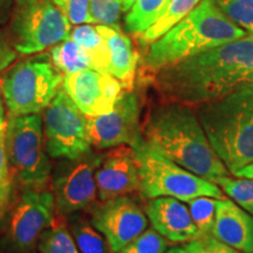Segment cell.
<instances>
[{"label": "cell", "instance_id": "6da1fadb", "mask_svg": "<svg viewBox=\"0 0 253 253\" xmlns=\"http://www.w3.org/2000/svg\"><path fill=\"white\" fill-rule=\"evenodd\" d=\"M253 84V36L223 43L158 71L168 101L201 106Z\"/></svg>", "mask_w": 253, "mask_h": 253}, {"label": "cell", "instance_id": "7a4b0ae2", "mask_svg": "<svg viewBox=\"0 0 253 253\" xmlns=\"http://www.w3.org/2000/svg\"><path fill=\"white\" fill-rule=\"evenodd\" d=\"M143 140L195 175L213 182L229 170L211 147L197 114L188 104H161L148 116Z\"/></svg>", "mask_w": 253, "mask_h": 253}, {"label": "cell", "instance_id": "3957f363", "mask_svg": "<svg viewBox=\"0 0 253 253\" xmlns=\"http://www.w3.org/2000/svg\"><path fill=\"white\" fill-rule=\"evenodd\" d=\"M246 36L248 33L233 24L213 0H202L191 13L150 43L144 62L150 69L161 71L204 50Z\"/></svg>", "mask_w": 253, "mask_h": 253}, {"label": "cell", "instance_id": "277c9868", "mask_svg": "<svg viewBox=\"0 0 253 253\" xmlns=\"http://www.w3.org/2000/svg\"><path fill=\"white\" fill-rule=\"evenodd\" d=\"M211 147L231 173L253 162V84L196 110Z\"/></svg>", "mask_w": 253, "mask_h": 253}, {"label": "cell", "instance_id": "5b68a950", "mask_svg": "<svg viewBox=\"0 0 253 253\" xmlns=\"http://www.w3.org/2000/svg\"><path fill=\"white\" fill-rule=\"evenodd\" d=\"M131 148L140 175V192L144 198L173 197L183 202L201 196L225 198L217 184L172 162L151 148L143 137Z\"/></svg>", "mask_w": 253, "mask_h": 253}, {"label": "cell", "instance_id": "8992f818", "mask_svg": "<svg viewBox=\"0 0 253 253\" xmlns=\"http://www.w3.org/2000/svg\"><path fill=\"white\" fill-rule=\"evenodd\" d=\"M62 82V73L49 54L42 53L18 62L0 80L9 116L32 115L45 110Z\"/></svg>", "mask_w": 253, "mask_h": 253}, {"label": "cell", "instance_id": "52a82bcc", "mask_svg": "<svg viewBox=\"0 0 253 253\" xmlns=\"http://www.w3.org/2000/svg\"><path fill=\"white\" fill-rule=\"evenodd\" d=\"M5 150L9 175L27 188L45 186L52 164L46 150L41 115L9 116L5 131Z\"/></svg>", "mask_w": 253, "mask_h": 253}, {"label": "cell", "instance_id": "ba28073f", "mask_svg": "<svg viewBox=\"0 0 253 253\" xmlns=\"http://www.w3.org/2000/svg\"><path fill=\"white\" fill-rule=\"evenodd\" d=\"M72 24L50 0H17L12 17L14 49L36 54L68 39Z\"/></svg>", "mask_w": 253, "mask_h": 253}, {"label": "cell", "instance_id": "9c48e42d", "mask_svg": "<svg viewBox=\"0 0 253 253\" xmlns=\"http://www.w3.org/2000/svg\"><path fill=\"white\" fill-rule=\"evenodd\" d=\"M46 150L53 158L74 160L91 150L88 118L60 88L43 113Z\"/></svg>", "mask_w": 253, "mask_h": 253}, {"label": "cell", "instance_id": "30bf717a", "mask_svg": "<svg viewBox=\"0 0 253 253\" xmlns=\"http://www.w3.org/2000/svg\"><path fill=\"white\" fill-rule=\"evenodd\" d=\"M102 156L88 151L74 160L62 161L56 168L53 189L56 209L63 214L84 210L96 197L95 172Z\"/></svg>", "mask_w": 253, "mask_h": 253}, {"label": "cell", "instance_id": "8fae6325", "mask_svg": "<svg viewBox=\"0 0 253 253\" xmlns=\"http://www.w3.org/2000/svg\"><path fill=\"white\" fill-rule=\"evenodd\" d=\"M141 104L132 91L121 93L108 113L88 118V136L90 144L97 149L120 145H135L142 138Z\"/></svg>", "mask_w": 253, "mask_h": 253}, {"label": "cell", "instance_id": "7c38bea8", "mask_svg": "<svg viewBox=\"0 0 253 253\" xmlns=\"http://www.w3.org/2000/svg\"><path fill=\"white\" fill-rule=\"evenodd\" d=\"M56 203L53 192L28 188L21 195L9 223V242L18 252H28L39 242L41 233L54 221Z\"/></svg>", "mask_w": 253, "mask_h": 253}, {"label": "cell", "instance_id": "4fadbf2b", "mask_svg": "<svg viewBox=\"0 0 253 253\" xmlns=\"http://www.w3.org/2000/svg\"><path fill=\"white\" fill-rule=\"evenodd\" d=\"M93 225L106 237L110 251L116 253L148 226V217L128 196L103 202L94 210Z\"/></svg>", "mask_w": 253, "mask_h": 253}, {"label": "cell", "instance_id": "5bb4252c", "mask_svg": "<svg viewBox=\"0 0 253 253\" xmlns=\"http://www.w3.org/2000/svg\"><path fill=\"white\" fill-rule=\"evenodd\" d=\"M62 87L87 118H95L113 108L123 86L110 74L86 69L66 75Z\"/></svg>", "mask_w": 253, "mask_h": 253}, {"label": "cell", "instance_id": "9a60e30c", "mask_svg": "<svg viewBox=\"0 0 253 253\" xmlns=\"http://www.w3.org/2000/svg\"><path fill=\"white\" fill-rule=\"evenodd\" d=\"M97 196L102 202L140 190V175L134 149L120 145L102 156L95 172Z\"/></svg>", "mask_w": 253, "mask_h": 253}, {"label": "cell", "instance_id": "2e32d148", "mask_svg": "<svg viewBox=\"0 0 253 253\" xmlns=\"http://www.w3.org/2000/svg\"><path fill=\"white\" fill-rule=\"evenodd\" d=\"M145 214L160 235L172 243H188L199 238L189 209L173 197L151 198L145 204Z\"/></svg>", "mask_w": 253, "mask_h": 253}, {"label": "cell", "instance_id": "e0dca14e", "mask_svg": "<svg viewBox=\"0 0 253 253\" xmlns=\"http://www.w3.org/2000/svg\"><path fill=\"white\" fill-rule=\"evenodd\" d=\"M212 236L242 253H253V214L230 199H219Z\"/></svg>", "mask_w": 253, "mask_h": 253}, {"label": "cell", "instance_id": "ac0fdd59", "mask_svg": "<svg viewBox=\"0 0 253 253\" xmlns=\"http://www.w3.org/2000/svg\"><path fill=\"white\" fill-rule=\"evenodd\" d=\"M97 32L103 38L109 52V73L121 82L122 86L129 87L135 77L138 56L130 39L123 34L120 28L97 25Z\"/></svg>", "mask_w": 253, "mask_h": 253}, {"label": "cell", "instance_id": "d6986e66", "mask_svg": "<svg viewBox=\"0 0 253 253\" xmlns=\"http://www.w3.org/2000/svg\"><path fill=\"white\" fill-rule=\"evenodd\" d=\"M73 40L77 41L89 56L91 69L110 74L109 73V52L103 38L100 36L96 27L90 24H81L71 32Z\"/></svg>", "mask_w": 253, "mask_h": 253}, {"label": "cell", "instance_id": "ffe728a7", "mask_svg": "<svg viewBox=\"0 0 253 253\" xmlns=\"http://www.w3.org/2000/svg\"><path fill=\"white\" fill-rule=\"evenodd\" d=\"M170 0H135L125 18L126 32L141 36L162 17Z\"/></svg>", "mask_w": 253, "mask_h": 253}, {"label": "cell", "instance_id": "44dd1931", "mask_svg": "<svg viewBox=\"0 0 253 253\" xmlns=\"http://www.w3.org/2000/svg\"><path fill=\"white\" fill-rule=\"evenodd\" d=\"M49 55L55 67L65 75L91 69L89 56L86 50L72 38L53 46Z\"/></svg>", "mask_w": 253, "mask_h": 253}, {"label": "cell", "instance_id": "7402d4cb", "mask_svg": "<svg viewBox=\"0 0 253 253\" xmlns=\"http://www.w3.org/2000/svg\"><path fill=\"white\" fill-rule=\"evenodd\" d=\"M202 0H170L166 12L162 14L153 26L148 28L143 34H141L140 41L142 45H150L163 34L191 13Z\"/></svg>", "mask_w": 253, "mask_h": 253}, {"label": "cell", "instance_id": "603a6c76", "mask_svg": "<svg viewBox=\"0 0 253 253\" xmlns=\"http://www.w3.org/2000/svg\"><path fill=\"white\" fill-rule=\"evenodd\" d=\"M38 246L41 253H81L67 227L54 221L41 233Z\"/></svg>", "mask_w": 253, "mask_h": 253}, {"label": "cell", "instance_id": "cb8c5ba5", "mask_svg": "<svg viewBox=\"0 0 253 253\" xmlns=\"http://www.w3.org/2000/svg\"><path fill=\"white\" fill-rule=\"evenodd\" d=\"M213 183L229 197L235 199L237 205L253 214V178H231L227 175L218 177Z\"/></svg>", "mask_w": 253, "mask_h": 253}, {"label": "cell", "instance_id": "d4e9b609", "mask_svg": "<svg viewBox=\"0 0 253 253\" xmlns=\"http://www.w3.org/2000/svg\"><path fill=\"white\" fill-rule=\"evenodd\" d=\"M188 204L190 214L201 237L212 235L217 211L216 199L209 196H201L190 199Z\"/></svg>", "mask_w": 253, "mask_h": 253}, {"label": "cell", "instance_id": "484cf974", "mask_svg": "<svg viewBox=\"0 0 253 253\" xmlns=\"http://www.w3.org/2000/svg\"><path fill=\"white\" fill-rule=\"evenodd\" d=\"M227 18L253 36V0H213Z\"/></svg>", "mask_w": 253, "mask_h": 253}, {"label": "cell", "instance_id": "4316f807", "mask_svg": "<svg viewBox=\"0 0 253 253\" xmlns=\"http://www.w3.org/2000/svg\"><path fill=\"white\" fill-rule=\"evenodd\" d=\"M72 232L81 253H109L100 231L91 226L88 221L78 220L73 223Z\"/></svg>", "mask_w": 253, "mask_h": 253}, {"label": "cell", "instance_id": "83f0119b", "mask_svg": "<svg viewBox=\"0 0 253 253\" xmlns=\"http://www.w3.org/2000/svg\"><path fill=\"white\" fill-rule=\"evenodd\" d=\"M168 243L162 235L154 229H145L116 253H166Z\"/></svg>", "mask_w": 253, "mask_h": 253}, {"label": "cell", "instance_id": "f1b7e54d", "mask_svg": "<svg viewBox=\"0 0 253 253\" xmlns=\"http://www.w3.org/2000/svg\"><path fill=\"white\" fill-rule=\"evenodd\" d=\"M123 12L121 0H89L91 23L120 28Z\"/></svg>", "mask_w": 253, "mask_h": 253}, {"label": "cell", "instance_id": "f546056e", "mask_svg": "<svg viewBox=\"0 0 253 253\" xmlns=\"http://www.w3.org/2000/svg\"><path fill=\"white\" fill-rule=\"evenodd\" d=\"M178 253H242L212 235L202 236L176 248Z\"/></svg>", "mask_w": 253, "mask_h": 253}, {"label": "cell", "instance_id": "4dcf8cb0", "mask_svg": "<svg viewBox=\"0 0 253 253\" xmlns=\"http://www.w3.org/2000/svg\"><path fill=\"white\" fill-rule=\"evenodd\" d=\"M71 24H93L89 13V0H50Z\"/></svg>", "mask_w": 253, "mask_h": 253}, {"label": "cell", "instance_id": "1f68e13d", "mask_svg": "<svg viewBox=\"0 0 253 253\" xmlns=\"http://www.w3.org/2000/svg\"><path fill=\"white\" fill-rule=\"evenodd\" d=\"M12 195L11 176H0V220L7 212Z\"/></svg>", "mask_w": 253, "mask_h": 253}, {"label": "cell", "instance_id": "d6a6232c", "mask_svg": "<svg viewBox=\"0 0 253 253\" xmlns=\"http://www.w3.org/2000/svg\"><path fill=\"white\" fill-rule=\"evenodd\" d=\"M17 59V50L0 34V73L5 71Z\"/></svg>", "mask_w": 253, "mask_h": 253}, {"label": "cell", "instance_id": "836d02e7", "mask_svg": "<svg viewBox=\"0 0 253 253\" xmlns=\"http://www.w3.org/2000/svg\"><path fill=\"white\" fill-rule=\"evenodd\" d=\"M6 125H0V176H11L5 150Z\"/></svg>", "mask_w": 253, "mask_h": 253}, {"label": "cell", "instance_id": "e575fe53", "mask_svg": "<svg viewBox=\"0 0 253 253\" xmlns=\"http://www.w3.org/2000/svg\"><path fill=\"white\" fill-rule=\"evenodd\" d=\"M236 177H245V178H253V162L240 169L235 173Z\"/></svg>", "mask_w": 253, "mask_h": 253}, {"label": "cell", "instance_id": "d590c367", "mask_svg": "<svg viewBox=\"0 0 253 253\" xmlns=\"http://www.w3.org/2000/svg\"><path fill=\"white\" fill-rule=\"evenodd\" d=\"M4 96H2L1 88H0V125H7L5 118V107H4Z\"/></svg>", "mask_w": 253, "mask_h": 253}, {"label": "cell", "instance_id": "8d00e7d4", "mask_svg": "<svg viewBox=\"0 0 253 253\" xmlns=\"http://www.w3.org/2000/svg\"><path fill=\"white\" fill-rule=\"evenodd\" d=\"M121 2H122L123 12H128L132 6V4L135 2V0H121Z\"/></svg>", "mask_w": 253, "mask_h": 253}, {"label": "cell", "instance_id": "74e56055", "mask_svg": "<svg viewBox=\"0 0 253 253\" xmlns=\"http://www.w3.org/2000/svg\"><path fill=\"white\" fill-rule=\"evenodd\" d=\"M166 253H178V252H177L176 249H171V250H167Z\"/></svg>", "mask_w": 253, "mask_h": 253}]
</instances>
